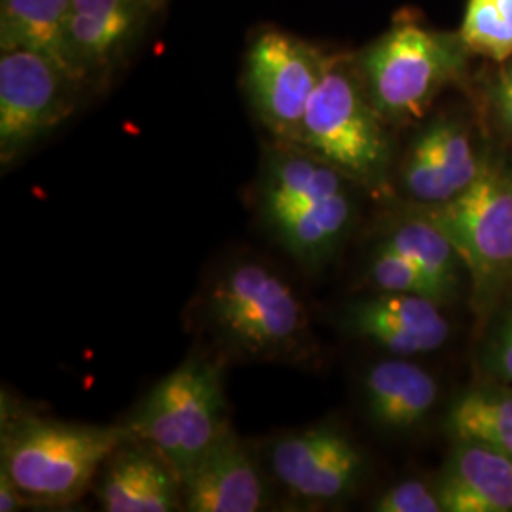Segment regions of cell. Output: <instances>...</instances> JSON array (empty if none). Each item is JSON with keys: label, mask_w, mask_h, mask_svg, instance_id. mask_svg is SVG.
Masks as SVG:
<instances>
[{"label": "cell", "mask_w": 512, "mask_h": 512, "mask_svg": "<svg viewBox=\"0 0 512 512\" xmlns=\"http://www.w3.org/2000/svg\"><path fill=\"white\" fill-rule=\"evenodd\" d=\"M368 412L385 429L418 425L437 401V382L418 365L389 359L372 366L365 380Z\"/></svg>", "instance_id": "2e32d148"}, {"label": "cell", "mask_w": 512, "mask_h": 512, "mask_svg": "<svg viewBox=\"0 0 512 512\" xmlns=\"http://www.w3.org/2000/svg\"><path fill=\"white\" fill-rule=\"evenodd\" d=\"M476 279L512 266V181L480 171L473 183L431 213Z\"/></svg>", "instance_id": "9c48e42d"}, {"label": "cell", "mask_w": 512, "mask_h": 512, "mask_svg": "<svg viewBox=\"0 0 512 512\" xmlns=\"http://www.w3.org/2000/svg\"><path fill=\"white\" fill-rule=\"evenodd\" d=\"M385 243L418 264L446 298L456 291L459 255L433 220L406 222Z\"/></svg>", "instance_id": "d6986e66"}, {"label": "cell", "mask_w": 512, "mask_h": 512, "mask_svg": "<svg viewBox=\"0 0 512 512\" xmlns=\"http://www.w3.org/2000/svg\"><path fill=\"white\" fill-rule=\"evenodd\" d=\"M25 503L27 501L14 484V480L0 467V512L19 511L25 507Z\"/></svg>", "instance_id": "484cf974"}, {"label": "cell", "mask_w": 512, "mask_h": 512, "mask_svg": "<svg viewBox=\"0 0 512 512\" xmlns=\"http://www.w3.org/2000/svg\"><path fill=\"white\" fill-rule=\"evenodd\" d=\"M382 120L348 63L327 57L294 147L308 150L344 175L372 179L387 160Z\"/></svg>", "instance_id": "5b68a950"}, {"label": "cell", "mask_w": 512, "mask_h": 512, "mask_svg": "<svg viewBox=\"0 0 512 512\" xmlns=\"http://www.w3.org/2000/svg\"><path fill=\"white\" fill-rule=\"evenodd\" d=\"M494 370L507 382H512V317L497 334L494 351Z\"/></svg>", "instance_id": "d4e9b609"}, {"label": "cell", "mask_w": 512, "mask_h": 512, "mask_svg": "<svg viewBox=\"0 0 512 512\" xmlns=\"http://www.w3.org/2000/svg\"><path fill=\"white\" fill-rule=\"evenodd\" d=\"M448 433L456 440L488 446L512 459V393L471 391L452 406Z\"/></svg>", "instance_id": "ac0fdd59"}, {"label": "cell", "mask_w": 512, "mask_h": 512, "mask_svg": "<svg viewBox=\"0 0 512 512\" xmlns=\"http://www.w3.org/2000/svg\"><path fill=\"white\" fill-rule=\"evenodd\" d=\"M97 497L107 512L179 511L183 480L152 446L124 444L110 458Z\"/></svg>", "instance_id": "5bb4252c"}, {"label": "cell", "mask_w": 512, "mask_h": 512, "mask_svg": "<svg viewBox=\"0 0 512 512\" xmlns=\"http://www.w3.org/2000/svg\"><path fill=\"white\" fill-rule=\"evenodd\" d=\"M499 103H501V112H503L505 122L512 128V86L505 80H503V86L499 92Z\"/></svg>", "instance_id": "4316f807"}, {"label": "cell", "mask_w": 512, "mask_h": 512, "mask_svg": "<svg viewBox=\"0 0 512 512\" xmlns=\"http://www.w3.org/2000/svg\"><path fill=\"white\" fill-rule=\"evenodd\" d=\"M461 38L476 54L495 61L512 55V0H469Z\"/></svg>", "instance_id": "ffe728a7"}, {"label": "cell", "mask_w": 512, "mask_h": 512, "mask_svg": "<svg viewBox=\"0 0 512 512\" xmlns=\"http://www.w3.org/2000/svg\"><path fill=\"white\" fill-rule=\"evenodd\" d=\"M429 133L444 177L454 190V194H459L463 188L473 183L480 173L469 139L463 131L450 124L435 126L429 129Z\"/></svg>", "instance_id": "603a6c76"}, {"label": "cell", "mask_w": 512, "mask_h": 512, "mask_svg": "<svg viewBox=\"0 0 512 512\" xmlns=\"http://www.w3.org/2000/svg\"><path fill=\"white\" fill-rule=\"evenodd\" d=\"M505 82H509V84H511L512 86V71H509V73H507V76H505Z\"/></svg>", "instance_id": "83f0119b"}, {"label": "cell", "mask_w": 512, "mask_h": 512, "mask_svg": "<svg viewBox=\"0 0 512 512\" xmlns=\"http://www.w3.org/2000/svg\"><path fill=\"white\" fill-rule=\"evenodd\" d=\"M258 205L275 239L306 264L325 260L344 238L351 220V202L340 171L294 145L270 154Z\"/></svg>", "instance_id": "7a4b0ae2"}, {"label": "cell", "mask_w": 512, "mask_h": 512, "mask_svg": "<svg viewBox=\"0 0 512 512\" xmlns=\"http://www.w3.org/2000/svg\"><path fill=\"white\" fill-rule=\"evenodd\" d=\"M268 461L294 497L321 503L349 494L363 473L359 448L329 425L279 437L270 446Z\"/></svg>", "instance_id": "30bf717a"}, {"label": "cell", "mask_w": 512, "mask_h": 512, "mask_svg": "<svg viewBox=\"0 0 512 512\" xmlns=\"http://www.w3.org/2000/svg\"><path fill=\"white\" fill-rule=\"evenodd\" d=\"M190 512H256L266 507V486L245 444L228 429L183 478Z\"/></svg>", "instance_id": "7c38bea8"}, {"label": "cell", "mask_w": 512, "mask_h": 512, "mask_svg": "<svg viewBox=\"0 0 512 512\" xmlns=\"http://www.w3.org/2000/svg\"><path fill=\"white\" fill-rule=\"evenodd\" d=\"M404 183L408 192L421 202L440 205L456 196L444 177L429 131L421 135L410 152L404 167Z\"/></svg>", "instance_id": "7402d4cb"}, {"label": "cell", "mask_w": 512, "mask_h": 512, "mask_svg": "<svg viewBox=\"0 0 512 512\" xmlns=\"http://www.w3.org/2000/svg\"><path fill=\"white\" fill-rule=\"evenodd\" d=\"M351 327L397 355H418L439 349L450 334L439 302L418 294L384 293L357 304Z\"/></svg>", "instance_id": "4fadbf2b"}, {"label": "cell", "mask_w": 512, "mask_h": 512, "mask_svg": "<svg viewBox=\"0 0 512 512\" xmlns=\"http://www.w3.org/2000/svg\"><path fill=\"white\" fill-rule=\"evenodd\" d=\"M82 84L48 55L0 50V162L4 167L73 114Z\"/></svg>", "instance_id": "52a82bcc"}, {"label": "cell", "mask_w": 512, "mask_h": 512, "mask_svg": "<svg viewBox=\"0 0 512 512\" xmlns=\"http://www.w3.org/2000/svg\"><path fill=\"white\" fill-rule=\"evenodd\" d=\"M437 492L442 511L511 512L512 459L488 446L458 440Z\"/></svg>", "instance_id": "9a60e30c"}, {"label": "cell", "mask_w": 512, "mask_h": 512, "mask_svg": "<svg viewBox=\"0 0 512 512\" xmlns=\"http://www.w3.org/2000/svg\"><path fill=\"white\" fill-rule=\"evenodd\" d=\"M370 277L382 293L418 294L433 298L437 302L446 298L418 264H414L410 258L401 255L387 243H382L376 251Z\"/></svg>", "instance_id": "44dd1931"}, {"label": "cell", "mask_w": 512, "mask_h": 512, "mask_svg": "<svg viewBox=\"0 0 512 512\" xmlns=\"http://www.w3.org/2000/svg\"><path fill=\"white\" fill-rule=\"evenodd\" d=\"M458 67L450 42L403 21L363 57L366 92L384 120L406 122L425 114Z\"/></svg>", "instance_id": "8992f818"}, {"label": "cell", "mask_w": 512, "mask_h": 512, "mask_svg": "<svg viewBox=\"0 0 512 512\" xmlns=\"http://www.w3.org/2000/svg\"><path fill=\"white\" fill-rule=\"evenodd\" d=\"M135 435L103 427L25 416L4 423L0 467L27 503L69 505L90 488L99 467Z\"/></svg>", "instance_id": "6da1fadb"}, {"label": "cell", "mask_w": 512, "mask_h": 512, "mask_svg": "<svg viewBox=\"0 0 512 512\" xmlns=\"http://www.w3.org/2000/svg\"><path fill=\"white\" fill-rule=\"evenodd\" d=\"M327 65V55L300 38L264 31L253 40L245 80L260 122L281 145H294L302 118Z\"/></svg>", "instance_id": "ba28073f"}, {"label": "cell", "mask_w": 512, "mask_h": 512, "mask_svg": "<svg viewBox=\"0 0 512 512\" xmlns=\"http://www.w3.org/2000/svg\"><path fill=\"white\" fill-rule=\"evenodd\" d=\"M128 427L183 480L230 429L219 368L188 359L154 385Z\"/></svg>", "instance_id": "3957f363"}, {"label": "cell", "mask_w": 512, "mask_h": 512, "mask_svg": "<svg viewBox=\"0 0 512 512\" xmlns=\"http://www.w3.org/2000/svg\"><path fill=\"white\" fill-rule=\"evenodd\" d=\"M162 0H71L67 63L82 82L114 67L147 29Z\"/></svg>", "instance_id": "8fae6325"}, {"label": "cell", "mask_w": 512, "mask_h": 512, "mask_svg": "<svg viewBox=\"0 0 512 512\" xmlns=\"http://www.w3.org/2000/svg\"><path fill=\"white\" fill-rule=\"evenodd\" d=\"M71 0H0V50H29L67 63ZM73 73V71H71Z\"/></svg>", "instance_id": "e0dca14e"}, {"label": "cell", "mask_w": 512, "mask_h": 512, "mask_svg": "<svg viewBox=\"0 0 512 512\" xmlns=\"http://www.w3.org/2000/svg\"><path fill=\"white\" fill-rule=\"evenodd\" d=\"M378 512H440L439 492H433L420 480H406L389 488L376 503Z\"/></svg>", "instance_id": "cb8c5ba5"}, {"label": "cell", "mask_w": 512, "mask_h": 512, "mask_svg": "<svg viewBox=\"0 0 512 512\" xmlns=\"http://www.w3.org/2000/svg\"><path fill=\"white\" fill-rule=\"evenodd\" d=\"M207 317L220 340L251 357H281L298 348L306 313L289 283L258 262H236L217 277Z\"/></svg>", "instance_id": "277c9868"}]
</instances>
